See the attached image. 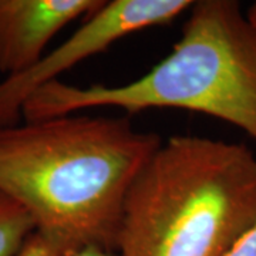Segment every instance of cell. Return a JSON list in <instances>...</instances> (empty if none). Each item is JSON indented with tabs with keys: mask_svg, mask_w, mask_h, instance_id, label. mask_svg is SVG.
Masks as SVG:
<instances>
[{
	"mask_svg": "<svg viewBox=\"0 0 256 256\" xmlns=\"http://www.w3.org/2000/svg\"><path fill=\"white\" fill-rule=\"evenodd\" d=\"M161 144L126 117L22 121L0 128V192L64 256L88 246L117 252L128 188Z\"/></svg>",
	"mask_w": 256,
	"mask_h": 256,
	"instance_id": "cell-1",
	"label": "cell"
},
{
	"mask_svg": "<svg viewBox=\"0 0 256 256\" xmlns=\"http://www.w3.org/2000/svg\"><path fill=\"white\" fill-rule=\"evenodd\" d=\"M256 224V156L245 144L174 136L128 188L120 256H226Z\"/></svg>",
	"mask_w": 256,
	"mask_h": 256,
	"instance_id": "cell-2",
	"label": "cell"
},
{
	"mask_svg": "<svg viewBox=\"0 0 256 256\" xmlns=\"http://www.w3.org/2000/svg\"><path fill=\"white\" fill-rule=\"evenodd\" d=\"M176 108L235 126L256 141V24L235 0H198L172 50L137 80L77 86L56 80L23 106V121L86 108Z\"/></svg>",
	"mask_w": 256,
	"mask_h": 256,
	"instance_id": "cell-3",
	"label": "cell"
},
{
	"mask_svg": "<svg viewBox=\"0 0 256 256\" xmlns=\"http://www.w3.org/2000/svg\"><path fill=\"white\" fill-rule=\"evenodd\" d=\"M191 0H110L84 20L53 52L23 73L0 82V128L23 121V106L32 94L74 66L107 50L132 33L174 22L191 9Z\"/></svg>",
	"mask_w": 256,
	"mask_h": 256,
	"instance_id": "cell-4",
	"label": "cell"
},
{
	"mask_svg": "<svg viewBox=\"0 0 256 256\" xmlns=\"http://www.w3.org/2000/svg\"><path fill=\"white\" fill-rule=\"evenodd\" d=\"M104 0H0V73L16 76L46 54L47 44L77 18H87Z\"/></svg>",
	"mask_w": 256,
	"mask_h": 256,
	"instance_id": "cell-5",
	"label": "cell"
},
{
	"mask_svg": "<svg viewBox=\"0 0 256 256\" xmlns=\"http://www.w3.org/2000/svg\"><path fill=\"white\" fill-rule=\"evenodd\" d=\"M34 232V222L28 212L0 192V256L18 255Z\"/></svg>",
	"mask_w": 256,
	"mask_h": 256,
	"instance_id": "cell-6",
	"label": "cell"
},
{
	"mask_svg": "<svg viewBox=\"0 0 256 256\" xmlns=\"http://www.w3.org/2000/svg\"><path fill=\"white\" fill-rule=\"evenodd\" d=\"M16 256H64L63 252L43 235L34 232Z\"/></svg>",
	"mask_w": 256,
	"mask_h": 256,
	"instance_id": "cell-7",
	"label": "cell"
},
{
	"mask_svg": "<svg viewBox=\"0 0 256 256\" xmlns=\"http://www.w3.org/2000/svg\"><path fill=\"white\" fill-rule=\"evenodd\" d=\"M226 256H256V224L239 239Z\"/></svg>",
	"mask_w": 256,
	"mask_h": 256,
	"instance_id": "cell-8",
	"label": "cell"
},
{
	"mask_svg": "<svg viewBox=\"0 0 256 256\" xmlns=\"http://www.w3.org/2000/svg\"><path fill=\"white\" fill-rule=\"evenodd\" d=\"M72 256H120L117 252L114 250H107V249H102V248L97 246H88L84 248L82 250L76 252Z\"/></svg>",
	"mask_w": 256,
	"mask_h": 256,
	"instance_id": "cell-9",
	"label": "cell"
},
{
	"mask_svg": "<svg viewBox=\"0 0 256 256\" xmlns=\"http://www.w3.org/2000/svg\"><path fill=\"white\" fill-rule=\"evenodd\" d=\"M245 13H246L248 20L256 24V2L252 4V6H249V8H248Z\"/></svg>",
	"mask_w": 256,
	"mask_h": 256,
	"instance_id": "cell-10",
	"label": "cell"
}]
</instances>
